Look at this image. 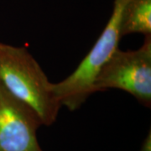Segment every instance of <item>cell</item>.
<instances>
[{"instance_id":"1","label":"cell","mask_w":151,"mask_h":151,"mask_svg":"<svg viewBox=\"0 0 151 151\" xmlns=\"http://www.w3.org/2000/svg\"><path fill=\"white\" fill-rule=\"evenodd\" d=\"M0 82L31 107L43 125L55 124L62 107L53 92V82L27 49L0 42Z\"/></svg>"},{"instance_id":"2","label":"cell","mask_w":151,"mask_h":151,"mask_svg":"<svg viewBox=\"0 0 151 151\" xmlns=\"http://www.w3.org/2000/svg\"><path fill=\"white\" fill-rule=\"evenodd\" d=\"M127 0H114L109 20L103 32L79 65L61 81L52 83V89L61 107L76 111L93 94V83L105 64L119 48L121 26Z\"/></svg>"},{"instance_id":"3","label":"cell","mask_w":151,"mask_h":151,"mask_svg":"<svg viewBox=\"0 0 151 151\" xmlns=\"http://www.w3.org/2000/svg\"><path fill=\"white\" fill-rule=\"evenodd\" d=\"M119 89L131 94L139 103L151 107V35L140 48H118L100 70L93 83V92Z\"/></svg>"},{"instance_id":"4","label":"cell","mask_w":151,"mask_h":151,"mask_svg":"<svg viewBox=\"0 0 151 151\" xmlns=\"http://www.w3.org/2000/svg\"><path fill=\"white\" fill-rule=\"evenodd\" d=\"M38 113L0 82V151H44L37 139Z\"/></svg>"},{"instance_id":"5","label":"cell","mask_w":151,"mask_h":151,"mask_svg":"<svg viewBox=\"0 0 151 151\" xmlns=\"http://www.w3.org/2000/svg\"><path fill=\"white\" fill-rule=\"evenodd\" d=\"M121 33L122 36L131 34L151 35V0H127Z\"/></svg>"},{"instance_id":"6","label":"cell","mask_w":151,"mask_h":151,"mask_svg":"<svg viewBox=\"0 0 151 151\" xmlns=\"http://www.w3.org/2000/svg\"><path fill=\"white\" fill-rule=\"evenodd\" d=\"M139 151H151V130L149 131L145 140L143 141Z\"/></svg>"}]
</instances>
